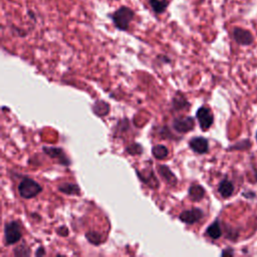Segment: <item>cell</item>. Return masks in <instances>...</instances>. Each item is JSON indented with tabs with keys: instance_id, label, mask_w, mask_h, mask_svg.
I'll use <instances>...</instances> for the list:
<instances>
[{
	"instance_id": "6da1fadb",
	"label": "cell",
	"mask_w": 257,
	"mask_h": 257,
	"mask_svg": "<svg viewBox=\"0 0 257 257\" xmlns=\"http://www.w3.org/2000/svg\"><path fill=\"white\" fill-rule=\"evenodd\" d=\"M135 16H136L135 11L131 7L124 6V5H121L118 8H116L109 15L113 26L120 31L128 30L132 21L135 19Z\"/></svg>"
},
{
	"instance_id": "7a4b0ae2",
	"label": "cell",
	"mask_w": 257,
	"mask_h": 257,
	"mask_svg": "<svg viewBox=\"0 0 257 257\" xmlns=\"http://www.w3.org/2000/svg\"><path fill=\"white\" fill-rule=\"evenodd\" d=\"M41 192V185L30 178H23L18 185V193L24 199H32Z\"/></svg>"
},
{
	"instance_id": "3957f363",
	"label": "cell",
	"mask_w": 257,
	"mask_h": 257,
	"mask_svg": "<svg viewBox=\"0 0 257 257\" xmlns=\"http://www.w3.org/2000/svg\"><path fill=\"white\" fill-rule=\"evenodd\" d=\"M22 237L20 224L17 221H10L4 226V239L7 245L17 243Z\"/></svg>"
},
{
	"instance_id": "277c9868",
	"label": "cell",
	"mask_w": 257,
	"mask_h": 257,
	"mask_svg": "<svg viewBox=\"0 0 257 257\" xmlns=\"http://www.w3.org/2000/svg\"><path fill=\"white\" fill-rule=\"evenodd\" d=\"M196 117H197V119L199 121V125L203 132L208 131L214 122L213 112L207 106H201L200 108H198V110L196 112Z\"/></svg>"
},
{
	"instance_id": "5b68a950",
	"label": "cell",
	"mask_w": 257,
	"mask_h": 257,
	"mask_svg": "<svg viewBox=\"0 0 257 257\" xmlns=\"http://www.w3.org/2000/svg\"><path fill=\"white\" fill-rule=\"evenodd\" d=\"M232 37L234 41L242 46H249L253 43L254 37L252 33L244 28L241 27H234L232 30Z\"/></svg>"
},
{
	"instance_id": "8992f818",
	"label": "cell",
	"mask_w": 257,
	"mask_h": 257,
	"mask_svg": "<svg viewBox=\"0 0 257 257\" xmlns=\"http://www.w3.org/2000/svg\"><path fill=\"white\" fill-rule=\"evenodd\" d=\"M204 217V212L200 208H192L190 210H185L180 213L179 219L188 225H193L199 222Z\"/></svg>"
},
{
	"instance_id": "52a82bcc",
	"label": "cell",
	"mask_w": 257,
	"mask_h": 257,
	"mask_svg": "<svg viewBox=\"0 0 257 257\" xmlns=\"http://www.w3.org/2000/svg\"><path fill=\"white\" fill-rule=\"evenodd\" d=\"M195 120L192 116H183L175 118L173 121V128L179 133H188L194 130Z\"/></svg>"
},
{
	"instance_id": "ba28073f",
	"label": "cell",
	"mask_w": 257,
	"mask_h": 257,
	"mask_svg": "<svg viewBox=\"0 0 257 257\" xmlns=\"http://www.w3.org/2000/svg\"><path fill=\"white\" fill-rule=\"evenodd\" d=\"M43 152L49 156L51 159L56 160L59 164L63 165V166H69L70 162L69 159L66 157L65 153L63 152L62 149L60 148H55V147H43Z\"/></svg>"
},
{
	"instance_id": "9c48e42d",
	"label": "cell",
	"mask_w": 257,
	"mask_h": 257,
	"mask_svg": "<svg viewBox=\"0 0 257 257\" xmlns=\"http://www.w3.org/2000/svg\"><path fill=\"white\" fill-rule=\"evenodd\" d=\"M190 149L196 154L203 155L209 151V142L206 138L203 137H195L189 142Z\"/></svg>"
},
{
	"instance_id": "30bf717a",
	"label": "cell",
	"mask_w": 257,
	"mask_h": 257,
	"mask_svg": "<svg viewBox=\"0 0 257 257\" xmlns=\"http://www.w3.org/2000/svg\"><path fill=\"white\" fill-rule=\"evenodd\" d=\"M235 191V187L232 181H230L227 178H224L223 180H221L218 184V193L220 194V196L224 199H228L230 198L233 193Z\"/></svg>"
},
{
	"instance_id": "8fae6325",
	"label": "cell",
	"mask_w": 257,
	"mask_h": 257,
	"mask_svg": "<svg viewBox=\"0 0 257 257\" xmlns=\"http://www.w3.org/2000/svg\"><path fill=\"white\" fill-rule=\"evenodd\" d=\"M158 172L162 176V178L169 184L170 186H175L178 182L176 176L171 171V169L166 165H159L158 166Z\"/></svg>"
},
{
	"instance_id": "7c38bea8",
	"label": "cell",
	"mask_w": 257,
	"mask_h": 257,
	"mask_svg": "<svg viewBox=\"0 0 257 257\" xmlns=\"http://www.w3.org/2000/svg\"><path fill=\"white\" fill-rule=\"evenodd\" d=\"M205 193H206L205 189L199 184L191 185L188 191L189 198L193 202H200L205 197Z\"/></svg>"
},
{
	"instance_id": "4fadbf2b",
	"label": "cell",
	"mask_w": 257,
	"mask_h": 257,
	"mask_svg": "<svg viewBox=\"0 0 257 257\" xmlns=\"http://www.w3.org/2000/svg\"><path fill=\"white\" fill-rule=\"evenodd\" d=\"M222 234H223V231H222L221 224L218 219L215 220L213 223H211L209 225V227L206 229V235L209 236L213 240L219 239L222 236Z\"/></svg>"
},
{
	"instance_id": "5bb4252c",
	"label": "cell",
	"mask_w": 257,
	"mask_h": 257,
	"mask_svg": "<svg viewBox=\"0 0 257 257\" xmlns=\"http://www.w3.org/2000/svg\"><path fill=\"white\" fill-rule=\"evenodd\" d=\"M148 2L153 12L157 15L164 13L170 5V0H148Z\"/></svg>"
},
{
	"instance_id": "9a60e30c",
	"label": "cell",
	"mask_w": 257,
	"mask_h": 257,
	"mask_svg": "<svg viewBox=\"0 0 257 257\" xmlns=\"http://www.w3.org/2000/svg\"><path fill=\"white\" fill-rule=\"evenodd\" d=\"M57 189H58L59 192L65 194V195H74V196H79L80 195V189L74 183L60 184Z\"/></svg>"
},
{
	"instance_id": "2e32d148",
	"label": "cell",
	"mask_w": 257,
	"mask_h": 257,
	"mask_svg": "<svg viewBox=\"0 0 257 257\" xmlns=\"http://www.w3.org/2000/svg\"><path fill=\"white\" fill-rule=\"evenodd\" d=\"M92 111L98 116L106 115L109 111V104L103 100H96L92 104Z\"/></svg>"
},
{
	"instance_id": "e0dca14e",
	"label": "cell",
	"mask_w": 257,
	"mask_h": 257,
	"mask_svg": "<svg viewBox=\"0 0 257 257\" xmlns=\"http://www.w3.org/2000/svg\"><path fill=\"white\" fill-rule=\"evenodd\" d=\"M137 174L139 175V178L145 183L147 184L149 187L151 188H158L159 186V182L157 180V178L155 177L153 172H150L149 174H145L143 175L140 171H137Z\"/></svg>"
},
{
	"instance_id": "ac0fdd59",
	"label": "cell",
	"mask_w": 257,
	"mask_h": 257,
	"mask_svg": "<svg viewBox=\"0 0 257 257\" xmlns=\"http://www.w3.org/2000/svg\"><path fill=\"white\" fill-rule=\"evenodd\" d=\"M251 147H252L251 141L249 139H243V140L233 144L232 146H230L227 149V151H230V152H232V151H241V152H243V151L249 150Z\"/></svg>"
},
{
	"instance_id": "d6986e66",
	"label": "cell",
	"mask_w": 257,
	"mask_h": 257,
	"mask_svg": "<svg viewBox=\"0 0 257 257\" xmlns=\"http://www.w3.org/2000/svg\"><path fill=\"white\" fill-rule=\"evenodd\" d=\"M152 154L153 156L158 159V160H163L165 158L168 157L169 151L167 149V147L163 146V145H156L153 147L152 149Z\"/></svg>"
},
{
	"instance_id": "ffe728a7",
	"label": "cell",
	"mask_w": 257,
	"mask_h": 257,
	"mask_svg": "<svg viewBox=\"0 0 257 257\" xmlns=\"http://www.w3.org/2000/svg\"><path fill=\"white\" fill-rule=\"evenodd\" d=\"M190 103L184 96H175L173 99V107L176 110H183L189 108Z\"/></svg>"
},
{
	"instance_id": "44dd1931",
	"label": "cell",
	"mask_w": 257,
	"mask_h": 257,
	"mask_svg": "<svg viewBox=\"0 0 257 257\" xmlns=\"http://www.w3.org/2000/svg\"><path fill=\"white\" fill-rule=\"evenodd\" d=\"M85 238L89 243H91L93 245H99L102 242L101 235L97 232H94V231L86 232L85 233Z\"/></svg>"
},
{
	"instance_id": "7402d4cb",
	"label": "cell",
	"mask_w": 257,
	"mask_h": 257,
	"mask_svg": "<svg viewBox=\"0 0 257 257\" xmlns=\"http://www.w3.org/2000/svg\"><path fill=\"white\" fill-rule=\"evenodd\" d=\"M125 152L130 155H141L143 153V147L140 144H132L125 148Z\"/></svg>"
},
{
	"instance_id": "603a6c76",
	"label": "cell",
	"mask_w": 257,
	"mask_h": 257,
	"mask_svg": "<svg viewBox=\"0 0 257 257\" xmlns=\"http://www.w3.org/2000/svg\"><path fill=\"white\" fill-rule=\"evenodd\" d=\"M225 229H226V238L235 242L239 237V232L236 229H233L230 226L229 227L225 226Z\"/></svg>"
},
{
	"instance_id": "cb8c5ba5",
	"label": "cell",
	"mask_w": 257,
	"mask_h": 257,
	"mask_svg": "<svg viewBox=\"0 0 257 257\" xmlns=\"http://www.w3.org/2000/svg\"><path fill=\"white\" fill-rule=\"evenodd\" d=\"M14 254L16 256H29L30 255V251H29V249L24 244H22V245H20V246L15 248Z\"/></svg>"
},
{
	"instance_id": "d4e9b609",
	"label": "cell",
	"mask_w": 257,
	"mask_h": 257,
	"mask_svg": "<svg viewBox=\"0 0 257 257\" xmlns=\"http://www.w3.org/2000/svg\"><path fill=\"white\" fill-rule=\"evenodd\" d=\"M241 195H242V197H244L248 200H253L254 198H256V193L254 191H251V190H246Z\"/></svg>"
},
{
	"instance_id": "484cf974",
	"label": "cell",
	"mask_w": 257,
	"mask_h": 257,
	"mask_svg": "<svg viewBox=\"0 0 257 257\" xmlns=\"http://www.w3.org/2000/svg\"><path fill=\"white\" fill-rule=\"evenodd\" d=\"M56 233H57L59 236L64 237V236H67L69 232H68L67 227H65V226H59L58 228H56Z\"/></svg>"
},
{
	"instance_id": "4316f807",
	"label": "cell",
	"mask_w": 257,
	"mask_h": 257,
	"mask_svg": "<svg viewBox=\"0 0 257 257\" xmlns=\"http://www.w3.org/2000/svg\"><path fill=\"white\" fill-rule=\"evenodd\" d=\"M234 254H235V252H234L233 248H231V247H227V248L223 249V251L221 252L222 256H233Z\"/></svg>"
},
{
	"instance_id": "83f0119b",
	"label": "cell",
	"mask_w": 257,
	"mask_h": 257,
	"mask_svg": "<svg viewBox=\"0 0 257 257\" xmlns=\"http://www.w3.org/2000/svg\"><path fill=\"white\" fill-rule=\"evenodd\" d=\"M46 253H45V250H44V248L43 247H39L37 250H36V252H35V256H43V255H45Z\"/></svg>"
},
{
	"instance_id": "f1b7e54d",
	"label": "cell",
	"mask_w": 257,
	"mask_h": 257,
	"mask_svg": "<svg viewBox=\"0 0 257 257\" xmlns=\"http://www.w3.org/2000/svg\"><path fill=\"white\" fill-rule=\"evenodd\" d=\"M255 137H256V142H257V131H256V135H255Z\"/></svg>"
}]
</instances>
